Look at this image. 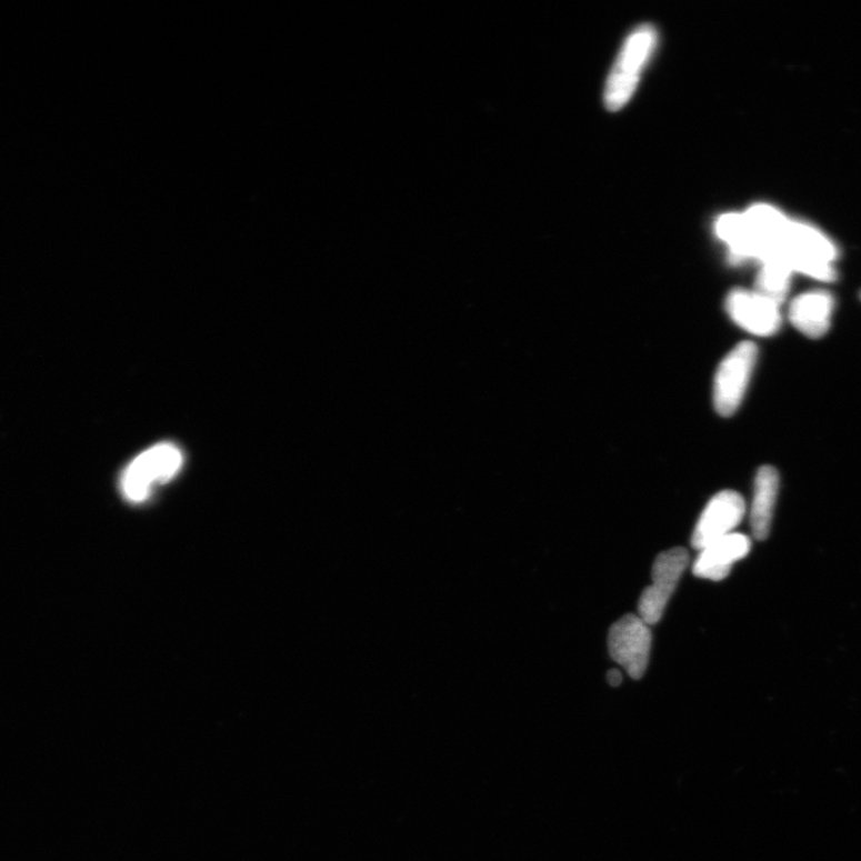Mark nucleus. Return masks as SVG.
<instances>
[{
	"instance_id": "obj_8",
	"label": "nucleus",
	"mask_w": 861,
	"mask_h": 861,
	"mask_svg": "<svg viewBox=\"0 0 861 861\" xmlns=\"http://www.w3.org/2000/svg\"><path fill=\"white\" fill-rule=\"evenodd\" d=\"M727 310L730 318L751 334L770 337L781 327L780 306L757 291H732Z\"/></svg>"
},
{
	"instance_id": "obj_12",
	"label": "nucleus",
	"mask_w": 861,
	"mask_h": 861,
	"mask_svg": "<svg viewBox=\"0 0 861 861\" xmlns=\"http://www.w3.org/2000/svg\"><path fill=\"white\" fill-rule=\"evenodd\" d=\"M792 273L784 264L763 262L757 280V292L780 306L787 299Z\"/></svg>"
},
{
	"instance_id": "obj_6",
	"label": "nucleus",
	"mask_w": 861,
	"mask_h": 861,
	"mask_svg": "<svg viewBox=\"0 0 861 861\" xmlns=\"http://www.w3.org/2000/svg\"><path fill=\"white\" fill-rule=\"evenodd\" d=\"M651 640L650 625L639 615L629 614L610 629L609 653L632 679L639 680L644 677L648 669Z\"/></svg>"
},
{
	"instance_id": "obj_7",
	"label": "nucleus",
	"mask_w": 861,
	"mask_h": 861,
	"mask_svg": "<svg viewBox=\"0 0 861 861\" xmlns=\"http://www.w3.org/2000/svg\"><path fill=\"white\" fill-rule=\"evenodd\" d=\"M743 497L734 491H723L711 499L700 515L692 537L694 550L701 551L712 542L732 534L745 514Z\"/></svg>"
},
{
	"instance_id": "obj_1",
	"label": "nucleus",
	"mask_w": 861,
	"mask_h": 861,
	"mask_svg": "<svg viewBox=\"0 0 861 861\" xmlns=\"http://www.w3.org/2000/svg\"><path fill=\"white\" fill-rule=\"evenodd\" d=\"M838 248L827 234L805 222H789L782 231L775 260L792 272L833 281L837 278L834 261Z\"/></svg>"
},
{
	"instance_id": "obj_11",
	"label": "nucleus",
	"mask_w": 861,
	"mask_h": 861,
	"mask_svg": "<svg viewBox=\"0 0 861 861\" xmlns=\"http://www.w3.org/2000/svg\"><path fill=\"white\" fill-rule=\"evenodd\" d=\"M779 483L780 478L775 468L770 465L760 468L750 510V524L757 540L763 541L770 537Z\"/></svg>"
},
{
	"instance_id": "obj_3",
	"label": "nucleus",
	"mask_w": 861,
	"mask_h": 861,
	"mask_svg": "<svg viewBox=\"0 0 861 861\" xmlns=\"http://www.w3.org/2000/svg\"><path fill=\"white\" fill-rule=\"evenodd\" d=\"M183 458L174 444L162 443L140 453L123 472L121 490L133 503H142L149 498L156 484L174 478L182 465Z\"/></svg>"
},
{
	"instance_id": "obj_13",
	"label": "nucleus",
	"mask_w": 861,
	"mask_h": 861,
	"mask_svg": "<svg viewBox=\"0 0 861 861\" xmlns=\"http://www.w3.org/2000/svg\"><path fill=\"white\" fill-rule=\"evenodd\" d=\"M607 680L610 685L619 687L622 683V674L618 669L609 670Z\"/></svg>"
},
{
	"instance_id": "obj_5",
	"label": "nucleus",
	"mask_w": 861,
	"mask_h": 861,
	"mask_svg": "<svg viewBox=\"0 0 861 861\" xmlns=\"http://www.w3.org/2000/svg\"><path fill=\"white\" fill-rule=\"evenodd\" d=\"M688 562L689 554L682 547L672 548L657 557L652 568V585L641 593L638 605L640 619L649 625L662 619Z\"/></svg>"
},
{
	"instance_id": "obj_10",
	"label": "nucleus",
	"mask_w": 861,
	"mask_h": 861,
	"mask_svg": "<svg viewBox=\"0 0 861 861\" xmlns=\"http://www.w3.org/2000/svg\"><path fill=\"white\" fill-rule=\"evenodd\" d=\"M834 297L824 290L798 296L790 306L789 319L804 336L818 339L827 334L832 324Z\"/></svg>"
},
{
	"instance_id": "obj_4",
	"label": "nucleus",
	"mask_w": 861,
	"mask_h": 861,
	"mask_svg": "<svg viewBox=\"0 0 861 861\" xmlns=\"http://www.w3.org/2000/svg\"><path fill=\"white\" fill-rule=\"evenodd\" d=\"M758 359L755 343L745 341L735 347L720 363L713 389L717 412L730 417L739 410Z\"/></svg>"
},
{
	"instance_id": "obj_2",
	"label": "nucleus",
	"mask_w": 861,
	"mask_h": 861,
	"mask_svg": "<svg viewBox=\"0 0 861 861\" xmlns=\"http://www.w3.org/2000/svg\"><path fill=\"white\" fill-rule=\"evenodd\" d=\"M655 39L651 26H641L625 41L605 88L604 100L610 111H618L633 96L641 71L654 49Z\"/></svg>"
},
{
	"instance_id": "obj_9",
	"label": "nucleus",
	"mask_w": 861,
	"mask_h": 861,
	"mask_svg": "<svg viewBox=\"0 0 861 861\" xmlns=\"http://www.w3.org/2000/svg\"><path fill=\"white\" fill-rule=\"evenodd\" d=\"M751 550V541L743 534H732L719 539L699 551L693 565V573L709 581L720 582L725 579L733 563L744 559Z\"/></svg>"
}]
</instances>
